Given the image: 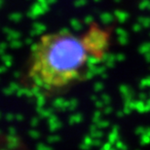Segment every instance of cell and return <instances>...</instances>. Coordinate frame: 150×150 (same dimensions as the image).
I'll return each instance as SVG.
<instances>
[{
	"mask_svg": "<svg viewBox=\"0 0 150 150\" xmlns=\"http://www.w3.org/2000/svg\"><path fill=\"white\" fill-rule=\"evenodd\" d=\"M0 150H29L17 137L0 134Z\"/></svg>",
	"mask_w": 150,
	"mask_h": 150,
	"instance_id": "2",
	"label": "cell"
},
{
	"mask_svg": "<svg viewBox=\"0 0 150 150\" xmlns=\"http://www.w3.org/2000/svg\"><path fill=\"white\" fill-rule=\"evenodd\" d=\"M109 33L98 25L82 34L62 29L42 34L26 59V88L43 97L64 94L84 79L93 59L103 56Z\"/></svg>",
	"mask_w": 150,
	"mask_h": 150,
	"instance_id": "1",
	"label": "cell"
}]
</instances>
